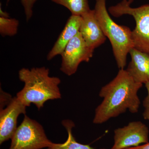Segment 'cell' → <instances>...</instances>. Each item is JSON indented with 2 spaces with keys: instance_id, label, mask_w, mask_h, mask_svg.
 <instances>
[{
  "instance_id": "1",
  "label": "cell",
  "mask_w": 149,
  "mask_h": 149,
  "mask_svg": "<svg viewBox=\"0 0 149 149\" xmlns=\"http://www.w3.org/2000/svg\"><path fill=\"white\" fill-rule=\"evenodd\" d=\"M142 86L143 84L135 81L126 70H119L114 79L100 91L99 96L103 100L96 108L93 123L102 124L127 110L137 113L141 104L138 93Z\"/></svg>"
},
{
  "instance_id": "2",
  "label": "cell",
  "mask_w": 149,
  "mask_h": 149,
  "mask_svg": "<svg viewBox=\"0 0 149 149\" xmlns=\"http://www.w3.org/2000/svg\"><path fill=\"white\" fill-rule=\"evenodd\" d=\"M18 75L24 86L16 97L26 107L33 104L40 110L47 101L61 98L60 79L50 76L49 69L45 67L22 68Z\"/></svg>"
},
{
  "instance_id": "3",
  "label": "cell",
  "mask_w": 149,
  "mask_h": 149,
  "mask_svg": "<svg viewBox=\"0 0 149 149\" xmlns=\"http://www.w3.org/2000/svg\"><path fill=\"white\" fill-rule=\"evenodd\" d=\"M94 10L104 34L111 44L118 67L120 69H124L127 55L134 48L132 31L129 27L118 25L112 20L107 9L106 0H96Z\"/></svg>"
},
{
  "instance_id": "4",
  "label": "cell",
  "mask_w": 149,
  "mask_h": 149,
  "mask_svg": "<svg viewBox=\"0 0 149 149\" xmlns=\"http://www.w3.org/2000/svg\"><path fill=\"white\" fill-rule=\"evenodd\" d=\"M130 6L128 0H122L116 5L110 7L109 11L115 17L128 15L134 17L136 22L132 31L134 48L149 54V4L135 8Z\"/></svg>"
},
{
  "instance_id": "5",
  "label": "cell",
  "mask_w": 149,
  "mask_h": 149,
  "mask_svg": "<svg viewBox=\"0 0 149 149\" xmlns=\"http://www.w3.org/2000/svg\"><path fill=\"white\" fill-rule=\"evenodd\" d=\"M9 149H41L53 143L48 139L42 126L25 115L12 138Z\"/></svg>"
},
{
  "instance_id": "6",
  "label": "cell",
  "mask_w": 149,
  "mask_h": 149,
  "mask_svg": "<svg viewBox=\"0 0 149 149\" xmlns=\"http://www.w3.org/2000/svg\"><path fill=\"white\" fill-rule=\"evenodd\" d=\"M94 51L88 47L80 32H78L67 45L61 55L60 70L68 76L74 74L81 63L90 61Z\"/></svg>"
},
{
  "instance_id": "7",
  "label": "cell",
  "mask_w": 149,
  "mask_h": 149,
  "mask_svg": "<svg viewBox=\"0 0 149 149\" xmlns=\"http://www.w3.org/2000/svg\"><path fill=\"white\" fill-rule=\"evenodd\" d=\"M149 128L140 121L129 123L114 131V143L111 149H125L149 142Z\"/></svg>"
},
{
  "instance_id": "8",
  "label": "cell",
  "mask_w": 149,
  "mask_h": 149,
  "mask_svg": "<svg viewBox=\"0 0 149 149\" xmlns=\"http://www.w3.org/2000/svg\"><path fill=\"white\" fill-rule=\"evenodd\" d=\"M27 107L17 97H14L0 111V143L11 139L17 128L19 115L26 113Z\"/></svg>"
},
{
  "instance_id": "9",
  "label": "cell",
  "mask_w": 149,
  "mask_h": 149,
  "mask_svg": "<svg viewBox=\"0 0 149 149\" xmlns=\"http://www.w3.org/2000/svg\"><path fill=\"white\" fill-rule=\"evenodd\" d=\"M81 17L79 32L88 47L94 50L104 43L107 37L96 18L94 10H91Z\"/></svg>"
},
{
  "instance_id": "10",
  "label": "cell",
  "mask_w": 149,
  "mask_h": 149,
  "mask_svg": "<svg viewBox=\"0 0 149 149\" xmlns=\"http://www.w3.org/2000/svg\"><path fill=\"white\" fill-rule=\"evenodd\" d=\"M131 61L126 71L137 83L146 84L149 82V54L135 48L129 52Z\"/></svg>"
},
{
  "instance_id": "11",
  "label": "cell",
  "mask_w": 149,
  "mask_h": 149,
  "mask_svg": "<svg viewBox=\"0 0 149 149\" xmlns=\"http://www.w3.org/2000/svg\"><path fill=\"white\" fill-rule=\"evenodd\" d=\"M82 22V17L71 15L67 22L64 29L55 43L47 56V59L50 61L62 53L68 43L79 32Z\"/></svg>"
},
{
  "instance_id": "12",
  "label": "cell",
  "mask_w": 149,
  "mask_h": 149,
  "mask_svg": "<svg viewBox=\"0 0 149 149\" xmlns=\"http://www.w3.org/2000/svg\"><path fill=\"white\" fill-rule=\"evenodd\" d=\"M62 124L67 131V139L63 143H53L47 149H94L89 145L80 143L76 141L72 133V128L75 125L72 120L68 119L63 120Z\"/></svg>"
},
{
  "instance_id": "13",
  "label": "cell",
  "mask_w": 149,
  "mask_h": 149,
  "mask_svg": "<svg viewBox=\"0 0 149 149\" xmlns=\"http://www.w3.org/2000/svg\"><path fill=\"white\" fill-rule=\"evenodd\" d=\"M53 2L63 6L73 15L82 16L91 10L88 0H52Z\"/></svg>"
},
{
  "instance_id": "14",
  "label": "cell",
  "mask_w": 149,
  "mask_h": 149,
  "mask_svg": "<svg viewBox=\"0 0 149 149\" xmlns=\"http://www.w3.org/2000/svg\"><path fill=\"white\" fill-rule=\"evenodd\" d=\"M19 22L15 18L0 17V34L2 37H12L18 31Z\"/></svg>"
},
{
  "instance_id": "15",
  "label": "cell",
  "mask_w": 149,
  "mask_h": 149,
  "mask_svg": "<svg viewBox=\"0 0 149 149\" xmlns=\"http://www.w3.org/2000/svg\"><path fill=\"white\" fill-rule=\"evenodd\" d=\"M10 0H7L8 3ZM37 0H21L22 4L24 8L26 20L29 21L33 15V8Z\"/></svg>"
},
{
  "instance_id": "16",
  "label": "cell",
  "mask_w": 149,
  "mask_h": 149,
  "mask_svg": "<svg viewBox=\"0 0 149 149\" xmlns=\"http://www.w3.org/2000/svg\"><path fill=\"white\" fill-rule=\"evenodd\" d=\"M145 85L148 92V95L143 101L144 108L143 117L145 120L149 121V82L145 84Z\"/></svg>"
},
{
  "instance_id": "17",
  "label": "cell",
  "mask_w": 149,
  "mask_h": 149,
  "mask_svg": "<svg viewBox=\"0 0 149 149\" xmlns=\"http://www.w3.org/2000/svg\"><path fill=\"white\" fill-rule=\"evenodd\" d=\"M13 98L8 93H5L2 90H1V109L3 108L4 107L6 106Z\"/></svg>"
},
{
  "instance_id": "18",
  "label": "cell",
  "mask_w": 149,
  "mask_h": 149,
  "mask_svg": "<svg viewBox=\"0 0 149 149\" xmlns=\"http://www.w3.org/2000/svg\"><path fill=\"white\" fill-rule=\"evenodd\" d=\"M125 149H149V142L141 146H139L131 147Z\"/></svg>"
},
{
  "instance_id": "19",
  "label": "cell",
  "mask_w": 149,
  "mask_h": 149,
  "mask_svg": "<svg viewBox=\"0 0 149 149\" xmlns=\"http://www.w3.org/2000/svg\"><path fill=\"white\" fill-rule=\"evenodd\" d=\"M0 15H1V17H9L8 14L4 12L2 9H1V10H0Z\"/></svg>"
},
{
  "instance_id": "20",
  "label": "cell",
  "mask_w": 149,
  "mask_h": 149,
  "mask_svg": "<svg viewBox=\"0 0 149 149\" xmlns=\"http://www.w3.org/2000/svg\"><path fill=\"white\" fill-rule=\"evenodd\" d=\"M133 0H128V1L129 2V3H130V4L132 3L133 2Z\"/></svg>"
}]
</instances>
